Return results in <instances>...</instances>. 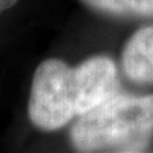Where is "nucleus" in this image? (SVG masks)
Segmentation results:
<instances>
[{
    "instance_id": "6",
    "label": "nucleus",
    "mask_w": 153,
    "mask_h": 153,
    "mask_svg": "<svg viewBox=\"0 0 153 153\" xmlns=\"http://www.w3.org/2000/svg\"><path fill=\"white\" fill-rule=\"evenodd\" d=\"M16 3H17V0H0V16H1L6 10L11 9Z\"/></svg>"
},
{
    "instance_id": "2",
    "label": "nucleus",
    "mask_w": 153,
    "mask_h": 153,
    "mask_svg": "<svg viewBox=\"0 0 153 153\" xmlns=\"http://www.w3.org/2000/svg\"><path fill=\"white\" fill-rule=\"evenodd\" d=\"M85 112L78 70L61 60L43 61L34 72L28 116L41 131H55Z\"/></svg>"
},
{
    "instance_id": "1",
    "label": "nucleus",
    "mask_w": 153,
    "mask_h": 153,
    "mask_svg": "<svg viewBox=\"0 0 153 153\" xmlns=\"http://www.w3.org/2000/svg\"><path fill=\"white\" fill-rule=\"evenodd\" d=\"M153 136V95L116 94L78 116L71 142L79 152H140Z\"/></svg>"
},
{
    "instance_id": "3",
    "label": "nucleus",
    "mask_w": 153,
    "mask_h": 153,
    "mask_svg": "<svg viewBox=\"0 0 153 153\" xmlns=\"http://www.w3.org/2000/svg\"><path fill=\"white\" fill-rule=\"evenodd\" d=\"M123 71L132 81L153 84V26L140 28L125 45Z\"/></svg>"
},
{
    "instance_id": "4",
    "label": "nucleus",
    "mask_w": 153,
    "mask_h": 153,
    "mask_svg": "<svg viewBox=\"0 0 153 153\" xmlns=\"http://www.w3.org/2000/svg\"><path fill=\"white\" fill-rule=\"evenodd\" d=\"M82 3L89 6L91 9L109 13L115 16H126L132 14L129 6L126 4L125 0H81Z\"/></svg>"
},
{
    "instance_id": "5",
    "label": "nucleus",
    "mask_w": 153,
    "mask_h": 153,
    "mask_svg": "<svg viewBox=\"0 0 153 153\" xmlns=\"http://www.w3.org/2000/svg\"><path fill=\"white\" fill-rule=\"evenodd\" d=\"M132 13L153 16V0H125Z\"/></svg>"
}]
</instances>
